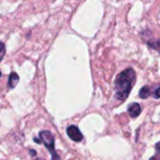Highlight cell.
Segmentation results:
<instances>
[{
  "instance_id": "6da1fadb",
  "label": "cell",
  "mask_w": 160,
  "mask_h": 160,
  "mask_svg": "<svg viewBox=\"0 0 160 160\" xmlns=\"http://www.w3.org/2000/svg\"><path fill=\"white\" fill-rule=\"evenodd\" d=\"M136 80V72L132 68H128L118 74L115 80L114 89L117 100L123 102L127 99L134 82Z\"/></svg>"
},
{
  "instance_id": "7a4b0ae2",
  "label": "cell",
  "mask_w": 160,
  "mask_h": 160,
  "mask_svg": "<svg viewBox=\"0 0 160 160\" xmlns=\"http://www.w3.org/2000/svg\"><path fill=\"white\" fill-rule=\"evenodd\" d=\"M41 142H42L48 149L52 155V160H60L59 156L55 151V138L50 131H42L40 133Z\"/></svg>"
},
{
  "instance_id": "3957f363",
  "label": "cell",
  "mask_w": 160,
  "mask_h": 160,
  "mask_svg": "<svg viewBox=\"0 0 160 160\" xmlns=\"http://www.w3.org/2000/svg\"><path fill=\"white\" fill-rule=\"evenodd\" d=\"M67 134H68L69 138L73 141L79 142V141H81L83 139L82 133L80 132L79 128L77 126H75V125H70L67 128Z\"/></svg>"
},
{
  "instance_id": "277c9868",
  "label": "cell",
  "mask_w": 160,
  "mask_h": 160,
  "mask_svg": "<svg viewBox=\"0 0 160 160\" xmlns=\"http://www.w3.org/2000/svg\"><path fill=\"white\" fill-rule=\"evenodd\" d=\"M141 112V108L140 105L138 103H133L131 105H129L128 107V113L130 115L131 118H137Z\"/></svg>"
},
{
  "instance_id": "5b68a950",
  "label": "cell",
  "mask_w": 160,
  "mask_h": 160,
  "mask_svg": "<svg viewBox=\"0 0 160 160\" xmlns=\"http://www.w3.org/2000/svg\"><path fill=\"white\" fill-rule=\"evenodd\" d=\"M18 82H19V75L14 72H11V74L9 76V81H8V88L9 89L15 88L16 85L18 84Z\"/></svg>"
},
{
  "instance_id": "8992f818",
  "label": "cell",
  "mask_w": 160,
  "mask_h": 160,
  "mask_svg": "<svg viewBox=\"0 0 160 160\" xmlns=\"http://www.w3.org/2000/svg\"><path fill=\"white\" fill-rule=\"evenodd\" d=\"M151 94V92H150V88L147 87V86H144L143 88L140 89L139 91V97L142 98V99H146L150 96Z\"/></svg>"
},
{
  "instance_id": "52a82bcc",
  "label": "cell",
  "mask_w": 160,
  "mask_h": 160,
  "mask_svg": "<svg viewBox=\"0 0 160 160\" xmlns=\"http://www.w3.org/2000/svg\"><path fill=\"white\" fill-rule=\"evenodd\" d=\"M5 54H6V46L2 42H0V61L4 58Z\"/></svg>"
},
{
  "instance_id": "ba28073f",
  "label": "cell",
  "mask_w": 160,
  "mask_h": 160,
  "mask_svg": "<svg viewBox=\"0 0 160 160\" xmlns=\"http://www.w3.org/2000/svg\"><path fill=\"white\" fill-rule=\"evenodd\" d=\"M148 45L150 46V47H152V48H155L156 50H158L159 52H160V40L159 41H157V42H148Z\"/></svg>"
},
{
  "instance_id": "9c48e42d",
  "label": "cell",
  "mask_w": 160,
  "mask_h": 160,
  "mask_svg": "<svg viewBox=\"0 0 160 160\" xmlns=\"http://www.w3.org/2000/svg\"><path fill=\"white\" fill-rule=\"evenodd\" d=\"M152 96H153L155 99L160 98V87H157V88L153 91V94H152Z\"/></svg>"
},
{
  "instance_id": "30bf717a",
  "label": "cell",
  "mask_w": 160,
  "mask_h": 160,
  "mask_svg": "<svg viewBox=\"0 0 160 160\" xmlns=\"http://www.w3.org/2000/svg\"><path fill=\"white\" fill-rule=\"evenodd\" d=\"M150 160H160V152H158V153H156L152 157H151Z\"/></svg>"
},
{
  "instance_id": "8fae6325",
  "label": "cell",
  "mask_w": 160,
  "mask_h": 160,
  "mask_svg": "<svg viewBox=\"0 0 160 160\" xmlns=\"http://www.w3.org/2000/svg\"><path fill=\"white\" fill-rule=\"evenodd\" d=\"M155 149H156V151H157V152H160V141H159V142H157V143L155 144Z\"/></svg>"
},
{
  "instance_id": "7c38bea8",
  "label": "cell",
  "mask_w": 160,
  "mask_h": 160,
  "mask_svg": "<svg viewBox=\"0 0 160 160\" xmlns=\"http://www.w3.org/2000/svg\"><path fill=\"white\" fill-rule=\"evenodd\" d=\"M30 153H32V154H35V153H36V152H35V151H30Z\"/></svg>"
},
{
  "instance_id": "4fadbf2b",
  "label": "cell",
  "mask_w": 160,
  "mask_h": 160,
  "mask_svg": "<svg viewBox=\"0 0 160 160\" xmlns=\"http://www.w3.org/2000/svg\"><path fill=\"white\" fill-rule=\"evenodd\" d=\"M35 160H42V159H40V158H37V159H35Z\"/></svg>"
},
{
  "instance_id": "5bb4252c",
  "label": "cell",
  "mask_w": 160,
  "mask_h": 160,
  "mask_svg": "<svg viewBox=\"0 0 160 160\" xmlns=\"http://www.w3.org/2000/svg\"><path fill=\"white\" fill-rule=\"evenodd\" d=\"M0 77H1V72H0Z\"/></svg>"
}]
</instances>
